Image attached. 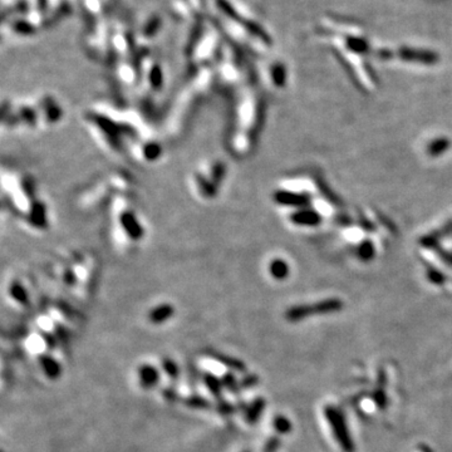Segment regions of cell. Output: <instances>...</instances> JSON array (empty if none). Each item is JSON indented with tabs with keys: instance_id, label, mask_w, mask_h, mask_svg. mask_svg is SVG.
I'll list each match as a JSON object with an SVG mask.
<instances>
[{
	"instance_id": "obj_1",
	"label": "cell",
	"mask_w": 452,
	"mask_h": 452,
	"mask_svg": "<svg viewBox=\"0 0 452 452\" xmlns=\"http://www.w3.org/2000/svg\"><path fill=\"white\" fill-rule=\"evenodd\" d=\"M205 355H207L209 358L211 359L216 360L218 363L223 365L224 367H226L227 369H230V372H238V373H246V366L245 363L243 362L241 359H238V358L231 357V355L225 354V353H221V352L215 351V349H206L204 352Z\"/></svg>"
},
{
	"instance_id": "obj_2",
	"label": "cell",
	"mask_w": 452,
	"mask_h": 452,
	"mask_svg": "<svg viewBox=\"0 0 452 452\" xmlns=\"http://www.w3.org/2000/svg\"><path fill=\"white\" fill-rule=\"evenodd\" d=\"M137 376L140 386L144 389H152L160 382V372L152 365H142L138 367Z\"/></svg>"
},
{
	"instance_id": "obj_3",
	"label": "cell",
	"mask_w": 452,
	"mask_h": 452,
	"mask_svg": "<svg viewBox=\"0 0 452 452\" xmlns=\"http://www.w3.org/2000/svg\"><path fill=\"white\" fill-rule=\"evenodd\" d=\"M38 360L42 371L49 379H57L61 377L62 366L57 362V359H54L52 355L41 354L38 357Z\"/></svg>"
},
{
	"instance_id": "obj_4",
	"label": "cell",
	"mask_w": 452,
	"mask_h": 452,
	"mask_svg": "<svg viewBox=\"0 0 452 452\" xmlns=\"http://www.w3.org/2000/svg\"><path fill=\"white\" fill-rule=\"evenodd\" d=\"M173 314H175V309L171 304H160L149 312V320L152 324L158 326L171 319Z\"/></svg>"
},
{
	"instance_id": "obj_5",
	"label": "cell",
	"mask_w": 452,
	"mask_h": 452,
	"mask_svg": "<svg viewBox=\"0 0 452 452\" xmlns=\"http://www.w3.org/2000/svg\"><path fill=\"white\" fill-rule=\"evenodd\" d=\"M201 381L205 385V387L209 389V392L211 393V396L218 400L223 399V393H224V386L221 379L218 376H215L214 373L211 372H204L203 377H201Z\"/></svg>"
},
{
	"instance_id": "obj_6",
	"label": "cell",
	"mask_w": 452,
	"mask_h": 452,
	"mask_svg": "<svg viewBox=\"0 0 452 452\" xmlns=\"http://www.w3.org/2000/svg\"><path fill=\"white\" fill-rule=\"evenodd\" d=\"M265 400L259 397L255 399L248 406L245 411V421L248 425H257L258 421L260 420V417L263 416V412L265 409Z\"/></svg>"
},
{
	"instance_id": "obj_7",
	"label": "cell",
	"mask_w": 452,
	"mask_h": 452,
	"mask_svg": "<svg viewBox=\"0 0 452 452\" xmlns=\"http://www.w3.org/2000/svg\"><path fill=\"white\" fill-rule=\"evenodd\" d=\"M9 295L11 297V299L16 301L18 304H21V305H29V294H28L24 285L22 283H19V281L15 280L10 284Z\"/></svg>"
},
{
	"instance_id": "obj_8",
	"label": "cell",
	"mask_w": 452,
	"mask_h": 452,
	"mask_svg": "<svg viewBox=\"0 0 452 452\" xmlns=\"http://www.w3.org/2000/svg\"><path fill=\"white\" fill-rule=\"evenodd\" d=\"M221 382H223L224 388H225L229 393L234 394V396H238V394L241 392L240 381H239L237 376H235L234 372H226V373H224V376L221 377Z\"/></svg>"
},
{
	"instance_id": "obj_9",
	"label": "cell",
	"mask_w": 452,
	"mask_h": 452,
	"mask_svg": "<svg viewBox=\"0 0 452 452\" xmlns=\"http://www.w3.org/2000/svg\"><path fill=\"white\" fill-rule=\"evenodd\" d=\"M184 405L192 409H210L212 407L211 402L200 394H191L184 400Z\"/></svg>"
},
{
	"instance_id": "obj_10",
	"label": "cell",
	"mask_w": 452,
	"mask_h": 452,
	"mask_svg": "<svg viewBox=\"0 0 452 452\" xmlns=\"http://www.w3.org/2000/svg\"><path fill=\"white\" fill-rule=\"evenodd\" d=\"M162 369H164L165 374L170 378L171 381H177L180 377V368H178L177 363L171 358H164L161 362Z\"/></svg>"
},
{
	"instance_id": "obj_11",
	"label": "cell",
	"mask_w": 452,
	"mask_h": 452,
	"mask_svg": "<svg viewBox=\"0 0 452 452\" xmlns=\"http://www.w3.org/2000/svg\"><path fill=\"white\" fill-rule=\"evenodd\" d=\"M216 5H218V8L220 9L221 13H223L224 15H226L227 18L231 19V21L239 23L243 21V18H241V16L238 14V11L235 10V8L232 7L227 0H216Z\"/></svg>"
},
{
	"instance_id": "obj_12",
	"label": "cell",
	"mask_w": 452,
	"mask_h": 452,
	"mask_svg": "<svg viewBox=\"0 0 452 452\" xmlns=\"http://www.w3.org/2000/svg\"><path fill=\"white\" fill-rule=\"evenodd\" d=\"M215 409H216V412H218V413L223 417H229V416H231V414L237 413L238 412L237 406H235L234 403L229 402V401H226L224 399L216 401Z\"/></svg>"
},
{
	"instance_id": "obj_13",
	"label": "cell",
	"mask_w": 452,
	"mask_h": 452,
	"mask_svg": "<svg viewBox=\"0 0 452 452\" xmlns=\"http://www.w3.org/2000/svg\"><path fill=\"white\" fill-rule=\"evenodd\" d=\"M149 79H150V84L153 88L162 87L164 76H162V69H161L160 65L155 64L152 68H151V70L149 73Z\"/></svg>"
},
{
	"instance_id": "obj_14",
	"label": "cell",
	"mask_w": 452,
	"mask_h": 452,
	"mask_svg": "<svg viewBox=\"0 0 452 452\" xmlns=\"http://www.w3.org/2000/svg\"><path fill=\"white\" fill-rule=\"evenodd\" d=\"M54 334H56L57 340L61 342L62 345H68L70 342V334L69 331L63 326V324L56 323L54 324Z\"/></svg>"
},
{
	"instance_id": "obj_15",
	"label": "cell",
	"mask_w": 452,
	"mask_h": 452,
	"mask_svg": "<svg viewBox=\"0 0 452 452\" xmlns=\"http://www.w3.org/2000/svg\"><path fill=\"white\" fill-rule=\"evenodd\" d=\"M13 29L14 32L21 34V35H30V34L35 33V28L25 21H16L13 24Z\"/></svg>"
},
{
	"instance_id": "obj_16",
	"label": "cell",
	"mask_w": 452,
	"mask_h": 452,
	"mask_svg": "<svg viewBox=\"0 0 452 452\" xmlns=\"http://www.w3.org/2000/svg\"><path fill=\"white\" fill-rule=\"evenodd\" d=\"M273 426H274L275 431H277L278 433H281V435L288 433V432L291 431V428H292V425H291V422H289V420L284 416L275 417Z\"/></svg>"
},
{
	"instance_id": "obj_17",
	"label": "cell",
	"mask_w": 452,
	"mask_h": 452,
	"mask_svg": "<svg viewBox=\"0 0 452 452\" xmlns=\"http://www.w3.org/2000/svg\"><path fill=\"white\" fill-rule=\"evenodd\" d=\"M259 385V377L255 373H245L240 379L241 389H250Z\"/></svg>"
},
{
	"instance_id": "obj_18",
	"label": "cell",
	"mask_w": 452,
	"mask_h": 452,
	"mask_svg": "<svg viewBox=\"0 0 452 452\" xmlns=\"http://www.w3.org/2000/svg\"><path fill=\"white\" fill-rule=\"evenodd\" d=\"M187 377H189L190 386L196 387L198 383V379H201V377H203V373L198 372L197 367H196L194 363H189V365H187Z\"/></svg>"
},
{
	"instance_id": "obj_19",
	"label": "cell",
	"mask_w": 452,
	"mask_h": 452,
	"mask_svg": "<svg viewBox=\"0 0 452 452\" xmlns=\"http://www.w3.org/2000/svg\"><path fill=\"white\" fill-rule=\"evenodd\" d=\"M161 394L167 403H177L178 401H180V396H178L177 389H176L175 387H172V386L165 387L161 391Z\"/></svg>"
},
{
	"instance_id": "obj_20",
	"label": "cell",
	"mask_w": 452,
	"mask_h": 452,
	"mask_svg": "<svg viewBox=\"0 0 452 452\" xmlns=\"http://www.w3.org/2000/svg\"><path fill=\"white\" fill-rule=\"evenodd\" d=\"M160 25H161V19L157 18V16H153V18L150 19L149 23L144 25L143 34L146 37H152L153 34L157 32L158 28H160Z\"/></svg>"
},
{
	"instance_id": "obj_21",
	"label": "cell",
	"mask_w": 452,
	"mask_h": 452,
	"mask_svg": "<svg viewBox=\"0 0 452 452\" xmlns=\"http://www.w3.org/2000/svg\"><path fill=\"white\" fill-rule=\"evenodd\" d=\"M41 337L42 339L44 340L45 346H47L48 349H54L58 345V340H57V337L54 333H50V332L47 331H41Z\"/></svg>"
},
{
	"instance_id": "obj_22",
	"label": "cell",
	"mask_w": 452,
	"mask_h": 452,
	"mask_svg": "<svg viewBox=\"0 0 452 452\" xmlns=\"http://www.w3.org/2000/svg\"><path fill=\"white\" fill-rule=\"evenodd\" d=\"M280 439L277 436H272L266 440L265 445L263 447V452H277L278 448L280 447Z\"/></svg>"
},
{
	"instance_id": "obj_23",
	"label": "cell",
	"mask_w": 452,
	"mask_h": 452,
	"mask_svg": "<svg viewBox=\"0 0 452 452\" xmlns=\"http://www.w3.org/2000/svg\"><path fill=\"white\" fill-rule=\"evenodd\" d=\"M244 452H250V451H244Z\"/></svg>"
}]
</instances>
